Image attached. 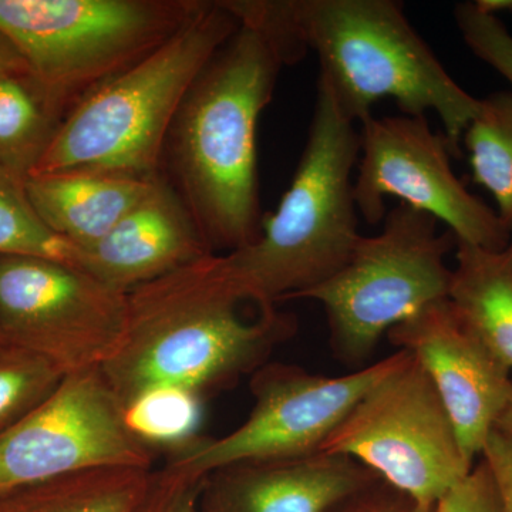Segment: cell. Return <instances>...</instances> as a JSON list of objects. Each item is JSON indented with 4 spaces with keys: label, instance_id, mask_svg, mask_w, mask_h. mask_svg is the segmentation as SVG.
Here are the masks:
<instances>
[{
    "label": "cell",
    "instance_id": "6da1fadb",
    "mask_svg": "<svg viewBox=\"0 0 512 512\" xmlns=\"http://www.w3.org/2000/svg\"><path fill=\"white\" fill-rule=\"evenodd\" d=\"M244 303L214 254L128 292L126 332L100 367L123 409L163 387L204 397L264 366L295 333V318L264 306L249 320Z\"/></svg>",
    "mask_w": 512,
    "mask_h": 512
},
{
    "label": "cell",
    "instance_id": "7a4b0ae2",
    "mask_svg": "<svg viewBox=\"0 0 512 512\" xmlns=\"http://www.w3.org/2000/svg\"><path fill=\"white\" fill-rule=\"evenodd\" d=\"M286 64L271 37L239 23L168 134L177 192L212 254L254 244L261 232L256 127Z\"/></svg>",
    "mask_w": 512,
    "mask_h": 512
},
{
    "label": "cell",
    "instance_id": "3957f363",
    "mask_svg": "<svg viewBox=\"0 0 512 512\" xmlns=\"http://www.w3.org/2000/svg\"><path fill=\"white\" fill-rule=\"evenodd\" d=\"M238 28L224 2H202L156 52L101 84L64 116L30 175L160 177L181 104Z\"/></svg>",
    "mask_w": 512,
    "mask_h": 512
},
{
    "label": "cell",
    "instance_id": "277c9868",
    "mask_svg": "<svg viewBox=\"0 0 512 512\" xmlns=\"http://www.w3.org/2000/svg\"><path fill=\"white\" fill-rule=\"evenodd\" d=\"M360 153L355 123L318 83L309 137L278 210L254 244L215 255L228 285L256 306H275L328 281L349 261L359 234L353 168Z\"/></svg>",
    "mask_w": 512,
    "mask_h": 512
},
{
    "label": "cell",
    "instance_id": "5b68a950",
    "mask_svg": "<svg viewBox=\"0 0 512 512\" xmlns=\"http://www.w3.org/2000/svg\"><path fill=\"white\" fill-rule=\"evenodd\" d=\"M296 36L318 55V83L352 123L390 99L406 116L436 111L444 136L460 157V143L480 111L410 25L393 0H288Z\"/></svg>",
    "mask_w": 512,
    "mask_h": 512
},
{
    "label": "cell",
    "instance_id": "8992f818",
    "mask_svg": "<svg viewBox=\"0 0 512 512\" xmlns=\"http://www.w3.org/2000/svg\"><path fill=\"white\" fill-rule=\"evenodd\" d=\"M200 0H0V35L62 121L90 92L156 52Z\"/></svg>",
    "mask_w": 512,
    "mask_h": 512
},
{
    "label": "cell",
    "instance_id": "52a82bcc",
    "mask_svg": "<svg viewBox=\"0 0 512 512\" xmlns=\"http://www.w3.org/2000/svg\"><path fill=\"white\" fill-rule=\"evenodd\" d=\"M456 245L453 232L439 234L437 220L400 202L379 235H362L342 269L295 299L322 303L336 357L360 366L390 329L448 298Z\"/></svg>",
    "mask_w": 512,
    "mask_h": 512
},
{
    "label": "cell",
    "instance_id": "ba28073f",
    "mask_svg": "<svg viewBox=\"0 0 512 512\" xmlns=\"http://www.w3.org/2000/svg\"><path fill=\"white\" fill-rule=\"evenodd\" d=\"M320 453L353 458L427 507L474 467L436 386L409 352L355 404Z\"/></svg>",
    "mask_w": 512,
    "mask_h": 512
},
{
    "label": "cell",
    "instance_id": "9c48e42d",
    "mask_svg": "<svg viewBox=\"0 0 512 512\" xmlns=\"http://www.w3.org/2000/svg\"><path fill=\"white\" fill-rule=\"evenodd\" d=\"M406 356V350H397L380 362L338 377L265 363L252 373L254 407L248 419L221 439L200 437L171 454L165 467L204 478L229 464L315 456L355 404Z\"/></svg>",
    "mask_w": 512,
    "mask_h": 512
},
{
    "label": "cell",
    "instance_id": "30bf717a",
    "mask_svg": "<svg viewBox=\"0 0 512 512\" xmlns=\"http://www.w3.org/2000/svg\"><path fill=\"white\" fill-rule=\"evenodd\" d=\"M128 293L52 259L0 256V330L66 375L101 367L126 332Z\"/></svg>",
    "mask_w": 512,
    "mask_h": 512
},
{
    "label": "cell",
    "instance_id": "8fae6325",
    "mask_svg": "<svg viewBox=\"0 0 512 512\" xmlns=\"http://www.w3.org/2000/svg\"><path fill=\"white\" fill-rule=\"evenodd\" d=\"M360 160L353 181L357 212L367 224L386 217L384 198L444 222L458 242L501 252L511 229L485 202L461 184L451 168L453 148L431 131L426 116H369L362 121Z\"/></svg>",
    "mask_w": 512,
    "mask_h": 512
},
{
    "label": "cell",
    "instance_id": "7c38bea8",
    "mask_svg": "<svg viewBox=\"0 0 512 512\" xmlns=\"http://www.w3.org/2000/svg\"><path fill=\"white\" fill-rule=\"evenodd\" d=\"M153 458L94 367L64 376L45 402L0 436V494L99 468L151 470Z\"/></svg>",
    "mask_w": 512,
    "mask_h": 512
},
{
    "label": "cell",
    "instance_id": "4fadbf2b",
    "mask_svg": "<svg viewBox=\"0 0 512 512\" xmlns=\"http://www.w3.org/2000/svg\"><path fill=\"white\" fill-rule=\"evenodd\" d=\"M386 336L426 370L450 414L464 457L474 466L510 400L511 370L448 298L421 309Z\"/></svg>",
    "mask_w": 512,
    "mask_h": 512
},
{
    "label": "cell",
    "instance_id": "5bb4252c",
    "mask_svg": "<svg viewBox=\"0 0 512 512\" xmlns=\"http://www.w3.org/2000/svg\"><path fill=\"white\" fill-rule=\"evenodd\" d=\"M379 480L363 464L336 454L229 464L202 480L200 510L332 512Z\"/></svg>",
    "mask_w": 512,
    "mask_h": 512
},
{
    "label": "cell",
    "instance_id": "9a60e30c",
    "mask_svg": "<svg viewBox=\"0 0 512 512\" xmlns=\"http://www.w3.org/2000/svg\"><path fill=\"white\" fill-rule=\"evenodd\" d=\"M208 254L187 205L161 177L106 237L80 252L83 271L126 293Z\"/></svg>",
    "mask_w": 512,
    "mask_h": 512
},
{
    "label": "cell",
    "instance_id": "2e32d148",
    "mask_svg": "<svg viewBox=\"0 0 512 512\" xmlns=\"http://www.w3.org/2000/svg\"><path fill=\"white\" fill-rule=\"evenodd\" d=\"M160 178V177H158ZM154 180L117 175L63 173L30 175L26 194L53 234L80 252L106 237L150 194Z\"/></svg>",
    "mask_w": 512,
    "mask_h": 512
},
{
    "label": "cell",
    "instance_id": "e0dca14e",
    "mask_svg": "<svg viewBox=\"0 0 512 512\" xmlns=\"http://www.w3.org/2000/svg\"><path fill=\"white\" fill-rule=\"evenodd\" d=\"M457 266L448 299L461 318L512 372V262L508 248L494 252L457 241Z\"/></svg>",
    "mask_w": 512,
    "mask_h": 512
},
{
    "label": "cell",
    "instance_id": "ac0fdd59",
    "mask_svg": "<svg viewBox=\"0 0 512 512\" xmlns=\"http://www.w3.org/2000/svg\"><path fill=\"white\" fill-rule=\"evenodd\" d=\"M153 471L99 468L0 494V512H138Z\"/></svg>",
    "mask_w": 512,
    "mask_h": 512
},
{
    "label": "cell",
    "instance_id": "d6986e66",
    "mask_svg": "<svg viewBox=\"0 0 512 512\" xmlns=\"http://www.w3.org/2000/svg\"><path fill=\"white\" fill-rule=\"evenodd\" d=\"M59 124L29 76H0V167L26 181Z\"/></svg>",
    "mask_w": 512,
    "mask_h": 512
},
{
    "label": "cell",
    "instance_id": "ffe728a7",
    "mask_svg": "<svg viewBox=\"0 0 512 512\" xmlns=\"http://www.w3.org/2000/svg\"><path fill=\"white\" fill-rule=\"evenodd\" d=\"M474 181L493 195L498 217L512 231V93L481 99L464 133Z\"/></svg>",
    "mask_w": 512,
    "mask_h": 512
},
{
    "label": "cell",
    "instance_id": "44dd1931",
    "mask_svg": "<svg viewBox=\"0 0 512 512\" xmlns=\"http://www.w3.org/2000/svg\"><path fill=\"white\" fill-rule=\"evenodd\" d=\"M202 399L190 390L163 387L124 407L128 427L151 450L177 453L200 439Z\"/></svg>",
    "mask_w": 512,
    "mask_h": 512
},
{
    "label": "cell",
    "instance_id": "7402d4cb",
    "mask_svg": "<svg viewBox=\"0 0 512 512\" xmlns=\"http://www.w3.org/2000/svg\"><path fill=\"white\" fill-rule=\"evenodd\" d=\"M0 256L52 259L82 269L79 249L63 241L33 210L25 180L0 167Z\"/></svg>",
    "mask_w": 512,
    "mask_h": 512
},
{
    "label": "cell",
    "instance_id": "603a6c76",
    "mask_svg": "<svg viewBox=\"0 0 512 512\" xmlns=\"http://www.w3.org/2000/svg\"><path fill=\"white\" fill-rule=\"evenodd\" d=\"M66 373L45 356L0 346V436L45 402Z\"/></svg>",
    "mask_w": 512,
    "mask_h": 512
},
{
    "label": "cell",
    "instance_id": "cb8c5ba5",
    "mask_svg": "<svg viewBox=\"0 0 512 512\" xmlns=\"http://www.w3.org/2000/svg\"><path fill=\"white\" fill-rule=\"evenodd\" d=\"M454 19L468 49L512 86V36L498 16L466 2L456 6Z\"/></svg>",
    "mask_w": 512,
    "mask_h": 512
},
{
    "label": "cell",
    "instance_id": "d4e9b609",
    "mask_svg": "<svg viewBox=\"0 0 512 512\" xmlns=\"http://www.w3.org/2000/svg\"><path fill=\"white\" fill-rule=\"evenodd\" d=\"M202 480L164 467L153 473L150 488L138 512H201Z\"/></svg>",
    "mask_w": 512,
    "mask_h": 512
},
{
    "label": "cell",
    "instance_id": "484cf974",
    "mask_svg": "<svg viewBox=\"0 0 512 512\" xmlns=\"http://www.w3.org/2000/svg\"><path fill=\"white\" fill-rule=\"evenodd\" d=\"M436 512H503L493 474L483 458L441 498Z\"/></svg>",
    "mask_w": 512,
    "mask_h": 512
},
{
    "label": "cell",
    "instance_id": "4316f807",
    "mask_svg": "<svg viewBox=\"0 0 512 512\" xmlns=\"http://www.w3.org/2000/svg\"><path fill=\"white\" fill-rule=\"evenodd\" d=\"M332 512H436L402 493L386 481L379 480L350 495Z\"/></svg>",
    "mask_w": 512,
    "mask_h": 512
},
{
    "label": "cell",
    "instance_id": "83f0119b",
    "mask_svg": "<svg viewBox=\"0 0 512 512\" xmlns=\"http://www.w3.org/2000/svg\"><path fill=\"white\" fill-rule=\"evenodd\" d=\"M481 458L493 474L501 511L512 512V436L494 429L485 443Z\"/></svg>",
    "mask_w": 512,
    "mask_h": 512
},
{
    "label": "cell",
    "instance_id": "f1b7e54d",
    "mask_svg": "<svg viewBox=\"0 0 512 512\" xmlns=\"http://www.w3.org/2000/svg\"><path fill=\"white\" fill-rule=\"evenodd\" d=\"M0 76H29L28 66L8 39L0 35Z\"/></svg>",
    "mask_w": 512,
    "mask_h": 512
},
{
    "label": "cell",
    "instance_id": "f546056e",
    "mask_svg": "<svg viewBox=\"0 0 512 512\" xmlns=\"http://www.w3.org/2000/svg\"><path fill=\"white\" fill-rule=\"evenodd\" d=\"M474 3L487 15L497 16L501 12H512V0H476Z\"/></svg>",
    "mask_w": 512,
    "mask_h": 512
},
{
    "label": "cell",
    "instance_id": "4dcf8cb0",
    "mask_svg": "<svg viewBox=\"0 0 512 512\" xmlns=\"http://www.w3.org/2000/svg\"><path fill=\"white\" fill-rule=\"evenodd\" d=\"M495 429L504 431V433L512 436V392L510 400H508L507 406H505L504 412L498 417Z\"/></svg>",
    "mask_w": 512,
    "mask_h": 512
},
{
    "label": "cell",
    "instance_id": "1f68e13d",
    "mask_svg": "<svg viewBox=\"0 0 512 512\" xmlns=\"http://www.w3.org/2000/svg\"><path fill=\"white\" fill-rule=\"evenodd\" d=\"M5 343L8 342H6L5 336H3L2 330H0V346L5 345Z\"/></svg>",
    "mask_w": 512,
    "mask_h": 512
},
{
    "label": "cell",
    "instance_id": "d6a6232c",
    "mask_svg": "<svg viewBox=\"0 0 512 512\" xmlns=\"http://www.w3.org/2000/svg\"><path fill=\"white\" fill-rule=\"evenodd\" d=\"M508 252H510L511 262H512V244H510V247H508Z\"/></svg>",
    "mask_w": 512,
    "mask_h": 512
}]
</instances>
